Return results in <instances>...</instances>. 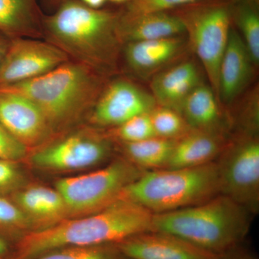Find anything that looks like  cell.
Wrapping results in <instances>:
<instances>
[{
	"label": "cell",
	"instance_id": "6da1fadb",
	"mask_svg": "<svg viewBox=\"0 0 259 259\" xmlns=\"http://www.w3.org/2000/svg\"><path fill=\"white\" fill-rule=\"evenodd\" d=\"M120 12L95 9L80 0H64L44 17V38L64 51L70 60L106 77L117 69L122 42Z\"/></svg>",
	"mask_w": 259,
	"mask_h": 259
},
{
	"label": "cell",
	"instance_id": "7a4b0ae2",
	"mask_svg": "<svg viewBox=\"0 0 259 259\" xmlns=\"http://www.w3.org/2000/svg\"><path fill=\"white\" fill-rule=\"evenodd\" d=\"M153 215L140 204L119 198L98 212L29 231L19 241L15 259H31L64 247L116 245L151 231Z\"/></svg>",
	"mask_w": 259,
	"mask_h": 259
},
{
	"label": "cell",
	"instance_id": "3957f363",
	"mask_svg": "<svg viewBox=\"0 0 259 259\" xmlns=\"http://www.w3.org/2000/svg\"><path fill=\"white\" fill-rule=\"evenodd\" d=\"M105 78L88 66L69 60L47 74L0 91L18 94L33 102L54 134L91 111L105 85Z\"/></svg>",
	"mask_w": 259,
	"mask_h": 259
},
{
	"label": "cell",
	"instance_id": "277c9868",
	"mask_svg": "<svg viewBox=\"0 0 259 259\" xmlns=\"http://www.w3.org/2000/svg\"><path fill=\"white\" fill-rule=\"evenodd\" d=\"M251 215L241 204L219 194L196 205L153 214L151 231L171 233L220 255L244 239Z\"/></svg>",
	"mask_w": 259,
	"mask_h": 259
},
{
	"label": "cell",
	"instance_id": "5b68a950",
	"mask_svg": "<svg viewBox=\"0 0 259 259\" xmlns=\"http://www.w3.org/2000/svg\"><path fill=\"white\" fill-rule=\"evenodd\" d=\"M220 194L216 162L192 168H161L143 173L120 198L153 214L171 212L205 202Z\"/></svg>",
	"mask_w": 259,
	"mask_h": 259
},
{
	"label": "cell",
	"instance_id": "8992f818",
	"mask_svg": "<svg viewBox=\"0 0 259 259\" xmlns=\"http://www.w3.org/2000/svg\"><path fill=\"white\" fill-rule=\"evenodd\" d=\"M145 171L124 158L86 175L58 180L55 188L64 197L69 218L98 212L120 198L123 190Z\"/></svg>",
	"mask_w": 259,
	"mask_h": 259
},
{
	"label": "cell",
	"instance_id": "52a82bcc",
	"mask_svg": "<svg viewBox=\"0 0 259 259\" xmlns=\"http://www.w3.org/2000/svg\"><path fill=\"white\" fill-rule=\"evenodd\" d=\"M220 194L241 204L252 214L259 209V141L242 134L227 144L217 158Z\"/></svg>",
	"mask_w": 259,
	"mask_h": 259
},
{
	"label": "cell",
	"instance_id": "ba28073f",
	"mask_svg": "<svg viewBox=\"0 0 259 259\" xmlns=\"http://www.w3.org/2000/svg\"><path fill=\"white\" fill-rule=\"evenodd\" d=\"M179 16L185 24L191 47L218 97L220 65L231 29V11L225 5H212L194 8Z\"/></svg>",
	"mask_w": 259,
	"mask_h": 259
},
{
	"label": "cell",
	"instance_id": "9c48e42d",
	"mask_svg": "<svg viewBox=\"0 0 259 259\" xmlns=\"http://www.w3.org/2000/svg\"><path fill=\"white\" fill-rule=\"evenodd\" d=\"M112 140L93 128L75 131L40 146L30 156L35 167L52 171H71L97 166L110 157Z\"/></svg>",
	"mask_w": 259,
	"mask_h": 259
},
{
	"label": "cell",
	"instance_id": "30bf717a",
	"mask_svg": "<svg viewBox=\"0 0 259 259\" xmlns=\"http://www.w3.org/2000/svg\"><path fill=\"white\" fill-rule=\"evenodd\" d=\"M54 44L41 39H11L0 64V89L35 79L69 61Z\"/></svg>",
	"mask_w": 259,
	"mask_h": 259
},
{
	"label": "cell",
	"instance_id": "8fae6325",
	"mask_svg": "<svg viewBox=\"0 0 259 259\" xmlns=\"http://www.w3.org/2000/svg\"><path fill=\"white\" fill-rule=\"evenodd\" d=\"M157 106L152 94L126 79L105 83L90 111V122L110 128L136 116L149 114Z\"/></svg>",
	"mask_w": 259,
	"mask_h": 259
},
{
	"label": "cell",
	"instance_id": "7c38bea8",
	"mask_svg": "<svg viewBox=\"0 0 259 259\" xmlns=\"http://www.w3.org/2000/svg\"><path fill=\"white\" fill-rule=\"evenodd\" d=\"M0 124L28 148L41 146L54 135L33 102L8 92L0 91Z\"/></svg>",
	"mask_w": 259,
	"mask_h": 259
},
{
	"label": "cell",
	"instance_id": "4fadbf2b",
	"mask_svg": "<svg viewBox=\"0 0 259 259\" xmlns=\"http://www.w3.org/2000/svg\"><path fill=\"white\" fill-rule=\"evenodd\" d=\"M116 246L130 259H219V255L165 232H144Z\"/></svg>",
	"mask_w": 259,
	"mask_h": 259
},
{
	"label": "cell",
	"instance_id": "5bb4252c",
	"mask_svg": "<svg viewBox=\"0 0 259 259\" xmlns=\"http://www.w3.org/2000/svg\"><path fill=\"white\" fill-rule=\"evenodd\" d=\"M253 65L241 35L231 28L218 74V97L221 103L229 105L243 91L249 82Z\"/></svg>",
	"mask_w": 259,
	"mask_h": 259
},
{
	"label": "cell",
	"instance_id": "9a60e30c",
	"mask_svg": "<svg viewBox=\"0 0 259 259\" xmlns=\"http://www.w3.org/2000/svg\"><path fill=\"white\" fill-rule=\"evenodd\" d=\"M13 196L12 201L28 218L33 231L49 228L69 218L64 197L56 188L30 186L22 187Z\"/></svg>",
	"mask_w": 259,
	"mask_h": 259
},
{
	"label": "cell",
	"instance_id": "2e32d148",
	"mask_svg": "<svg viewBox=\"0 0 259 259\" xmlns=\"http://www.w3.org/2000/svg\"><path fill=\"white\" fill-rule=\"evenodd\" d=\"M184 32L185 24L179 15L167 12L126 15L120 12L118 33L122 45L127 42L179 36Z\"/></svg>",
	"mask_w": 259,
	"mask_h": 259
},
{
	"label": "cell",
	"instance_id": "e0dca14e",
	"mask_svg": "<svg viewBox=\"0 0 259 259\" xmlns=\"http://www.w3.org/2000/svg\"><path fill=\"white\" fill-rule=\"evenodd\" d=\"M202 82L196 65L192 61H184L155 76L151 94L158 105L180 112L185 99Z\"/></svg>",
	"mask_w": 259,
	"mask_h": 259
},
{
	"label": "cell",
	"instance_id": "ac0fdd59",
	"mask_svg": "<svg viewBox=\"0 0 259 259\" xmlns=\"http://www.w3.org/2000/svg\"><path fill=\"white\" fill-rule=\"evenodd\" d=\"M227 143L224 135L192 131L176 140L166 168H192L216 161Z\"/></svg>",
	"mask_w": 259,
	"mask_h": 259
},
{
	"label": "cell",
	"instance_id": "d6986e66",
	"mask_svg": "<svg viewBox=\"0 0 259 259\" xmlns=\"http://www.w3.org/2000/svg\"><path fill=\"white\" fill-rule=\"evenodd\" d=\"M183 40L179 35L127 42L123 45L126 64L131 71L141 76L151 74L179 55L185 46Z\"/></svg>",
	"mask_w": 259,
	"mask_h": 259
},
{
	"label": "cell",
	"instance_id": "ffe728a7",
	"mask_svg": "<svg viewBox=\"0 0 259 259\" xmlns=\"http://www.w3.org/2000/svg\"><path fill=\"white\" fill-rule=\"evenodd\" d=\"M40 0H0V33L9 39L44 38Z\"/></svg>",
	"mask_w": 259,
	"mask_h": 259
},
{
	"label": "cell",
	"instance_id": "44dd1931",
	"mask_svg": "<svg viewBox=\"0 0 259 259\" xmlns=\"http://www.w3.org/2000/svg\"><path fill=\"white\" fill-rule=\"evenodd\" d=\"M214 90L203 82L187 97L180 113L192 131L224 135L225 121Z\"/></svg>",
	"mask_w": 259,
	"mask_h": 259
},
{
	"label": "cell",
	"instance_id": "7402d4cb",
	"mask_svg": "<svg viewBox=\"0 0 259 259\" xmlns=\"http://www.w3.org/2000/svg\"><path fill=\"white\" fill-rule=\"evenodd\" d=\"M176 141L154 137L134 143H120L125 158L144 171L166 168Z\"/></svg>",
	"mask_w": 259,
	"mask_h": 259
},
{
	"label": "cell",
	"instance_id": "603a6c76",
	"mask_svg": "<svg viewBox=\"0 0 259 259\" xmlns=\"http://www.w3.org/2000/svg\"><path fill=\"white\" fill-rule=\"evenodd\" d=\"M149 116L158 137L176 141L192 131L180 112L169 107L157 105Z\"/></svg>",
	"mask_w": 259,
	"mask_h": 259
},
{
	"label": "cell",
	"instance_id": "cb8c5ba5",
	"mask_svg": "<svg viewBox=\"0 0 259 259\" xmlns=\"http://www.w3.org/2000/svg\"><path fill=\"white\" fill-rule=\"evenodd\" d=\"M110 139L120 143H134L158 137L150 119L149 114L136 116L122 125L113 127L107 134Z\"/></svg>",
	"mask_w": 259,
	"mask_h": 259
},
{
	"label": "cell",
	"instance_id": "d4e9b609",
	"mask_svg": "<svg viewBox=\"0 0 259 259\" xmlns=\"http://www.w3.org/2000/svg\"><path fill=\"white\" fill-rule=\"evenodd\" d=\"M120 252L112 245L70 246L48 252L31 259H119Z\"/></svg>",
	"mask_w": 259,
	"mask_h": 259
},
{
	"label": "cell",
	"instance_id": "484cf974",
	"mask_svg": "<svg viewBox=\"0 0 259 259\" xmlns=\"http://www.w3.org/2000/svg\"><path fill=\"white\" fill-rule=\"evenodd\" d=\"M243 41L254 66L259 64V17L249 5H243L237 14Z\"/></svg>",
	"mask_w": 259,
	"mask_h": 259
},
{
	"label": "cell",
	"instance_id": "4316f807",
	"mask_svg": "<svg viewBox=\"0 0 259 259\" xmlns=\"http://www.w3.org/2000/svg\"><path fill=\"white\" fill-rule=\"evenodd\" d=\"M204 0H129L123 10L126 15H138L156 12H167L180 7L185 6Z\"/></svg>",
	"mask_w": 259,
	"mask_h": 259
},
{
	"label": "cell",
	"instance_id": "83f0119b",
	"mask_svg": "<svg viewBox=\"0 0 259 259\" xmlns=\"http://www.w3.org/2000/svg\"><path fill=\"white\" fill-rule=\"evenodd\" d=\"M31 228V223L18 206L0 196V231L16 232Z\"/></svg>",
	"mask_w": 259,
	"mask_h": 259
},
{
	"label": "cell",
	"instance_id": "f1b7e54d",
	"mask_svg": "<svg viewBox=\"0 0 259 259\" xmlns=\"http://www.w3.org/2000/svg\"><path fill=\"white\" fill-rule=\"evenodd\" d=\"M25 177L17 161L0 160V196L16 192L23 187Z\"/></svg>",
	"mask_w": 259,
	"mask_h": 259
},
{
	"label": "cell",
	"instance_id": "f546056e",
	"mask_svg": "<svg viewBox=\"0 0 259 259\" xmlns=\"http://www.w3.org/2000/svg\"><path fill=\"white\" fill-rule=\"evenodd\" d=\"M28 149L0 124V160L18 161L27 156Z\"/></svg>",
	"mask_w": 259,
	"mask_h": 259
},
{
	"label": "cell",
	"instance_id": "4dcf8cb0",
	"mask_svg": "<svg viewBox=\"0 0 259 259\" xmlns=\"http://www.w3.org/2000/svg\"><path fill=\"white\" fill-rule=\"evenodd\" d=\"M219 259H257L248 250L239 247V245L223 252L219 255Z\"/></svg>",
	"mask_w": 259,
	"mask_h": 259
},
{
	"label": "cell",
	"instance_id": "1f68e13d",
	"mask_svg": "<svg viewBox=\"0 0 259 259\" xmlns=\"http://www.w3.org/2000/svg\"><path fill=\"white\" fill-rule=\"evenodd\" d=\"M41 6L49 10V13L54 11L64 0H40Z\"/></svg>",
	"mask_w": 259,
	"mask_h": 259
},
{
	"label": "cell",
	"instance_id": "d6a6232c",
	"mask_svg": "<svg viewBox=\"0 0 259 259\" xmlns=\"http://www.w3.org/2000/svg\"><path fill=\"white\" fill-rule=\"evenodd\" d=\"M10 40L11 39H9L3 34L0 33V64H1L2 61L4 58L5 53L8 50Z\"/></svg>",
	"mask_w": 259,
	"mask_h": 259
},
{
	"label": "cell",
	"instance_id": "836d02e7",
	"mask_svg": "<svg viewBox=\"0 0 259 259\" xmlns=\"http://www.w3.org/2000/svg\"><path fill=\"white\" fill-rule=\"evenodd\" d=\"M80 1L90 8L100 9L102 5L106 3L107 0H80Z\"/></svg>",
	"mask_w": 259,
	"mask_h": 259
},
{
	"label": "cell",
	"instance_id": "e575fe53",
	"mask_svg": "<svg viewBox=\"0 0 259 259\" xmlns=\"http://www.w3.org/2000/svg\"><path fill=\"white\" fill-rule=\"evenodd\" d=\"M9 252V247L4 238L0 237V259H4Z\"/></svg>",
	"mask_w": 259,
	"mask_h": 259
},
{
	"label": "cell",
	"instance_id": "d590c367",
	"mask_svg": "<svg viewBox=\"0 0 259 259\" xmlns=\"http://www.w3.org/2000/svg\"><path fill=\"white\" fill-rule=\"evenodd\" d=\"M112 3H126L129 1V0H110Z\"/></svg>",
	"mask_w": 259,
	"mask_h": 259
}]
</instances>
